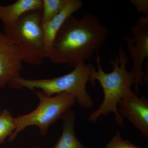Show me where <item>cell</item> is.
Returning <instances> with one entry per match:
<instances>
[{
  "mask_svg": "<svg viewBox=\"0 0 148 148\" xmlns=\"http://www.w3.org/2000/svg\"><path fill=\"white\" fill-rule=\"evenodd\" d=\"M16 127V119L8 110L4 109L0 113V145L4 143Z\"/></svg>",
  "mask_w": 148,
  "mask_h": 148,
  "instance_id": "obj_13",
  "label": "cell"
},
{
  "mask_svg": "<svg viewBox=\"0 0 148 148\" xmlns=\"http://www.w3.org/2000/svg\"><path fill=\"white\" fill-rule=\"evenodd\" d=\"M42 0H18L13 3L2 6L0 19L3 25L12 24L24 14L34 10H42Z\"/></svg>",
  "mask_w": 148,
  "mask_h": 148,
  "instance_id": "obj_10",
  "label": "cell"
},
{
  "mask_svg": "<svg viewBox=\"0 0 148 148\" xmlns=\"http://www.w3.org/2000/svg\"><path fill=\"white\" fill-rule=\"evenodd\" d=\"M36 94L39 100L38 107L30 113L15 118L16 128L9 137L8 141L12 142L20 132L32 125L38 126L40 134L45 136L50 126L61 119L76 103L75 97L67 92L48 96L38 91Z\"/></svg>",
  "mask_w": 148,
  "mask_h": 148,
  "instance_id": "obj_5",
  "label": "cell"
},
{
  "mask_svg": "<svg viewBox=\"0 0 148 148\" xmlns=\"http://www.w3.org/2000/svg\"><path fill=\"white\" fill-rule=\"evenodd\" d=\"M130 36L123 35L132 62L131 71L135 77V92L140 93L144 86L146 74L142 69L148 58V16H141L130 29Z\"/></svg>",
  "mask_w": 148,
  "mask_h": 148,
  "instance_id": "obj_6",
  "label": "cell"
},
{
  "mask_svg": "<svg viewBox=\"0 0 148 148\" xmlns=\"http://www.w3.org/2000/svg\"><path fill=\"white\" fill-rule=\"evenodd\" d=\"M61 119L63 122L61 137L53 148H88L77 138L75 131L76 115L70 110L63 114Z\"/></svg>",
  "mask_w": 148,
  "mask_h": 148,
  "instance_id": "obj_11",
  "label": "cell"
},
{
  "mask_svg": "<svg viewBox=\"0 0 148 148\" xmlns=\"http://www.w3.org/2000/svg\"><path fill=\"white\" fill-rule=\"evenodd\" d=\"M118 109L122 117L127 119L143 138L148 140V99L140 98L133 92L119 101Z\"/></svg>",
  "mask_w": 148,
  "mask_h": 148,
  "instance_id": "obj_8",
  "label": "cell"
},
{
  "mask_svg": "<svg viewBox=\"0 0 148 148\" xmlns=\"http://www.w3.org/2000/svg\"><path fill=\"white\" fill-rule=\"evenodd\" d=\"M98 69L93 66L90 73V83L92 85L97 80L103 88V99L98 108L89 116V121L95 122L102 116H107L114 113L117 123L121 126L124 125V119L120 114L118 103L121 99L133 93L132 86L135 84V77L131 71L127 70L129 58L122 48H119L118 55L111 60L113 69L110 73L103 71L101 58L98 55L95 58Z\"/></svg>",
  "mask_w": 148,
  "mask_h": 148,
  "instance_id": "obj_2",
  "label": "cell"
},
{
  "mask_svg": "<svg viewBox=\"0 0 148 148\" xmlns=\"http://www.w3.org/2000/svg\"><path fill=\"white\" fill-rule=\"evenodd\" d=\"M105 148H141L127 140L121 138L120 132H117L112 140Z\"/></svg>",
  "mask_w": 148,
  "mask_h": 148,
  "instance_id": "obj_14",
  "label": "cell"
},
{
  "mask_svg": "<svg viewBox=\"0 0 148 148\" xmlns=\"http://www.w3.org/2000/svg\"><path fill=\"white\" fill-rule=\"evenodd\" d=\"M92 64L82 62L74 67L71 72L61 76L46 79H29L20 77L13 80L9 84L14 88H28L34 91L40 89L48 96L67 92L75 98L76 102L82 108L91 109L94 102L88 93L86 85L90 82Z\"/></svg>",
  "mask_w": 148,
  "mask_h": 148,
  "instance_id": "obj_3",
  "label": "cell"
},
{
  "mask_svg": "<svg viewBox=\"0 0 148 148\" xmlns=\"http://www.w3.org/2000/svg\"><path fill=\"white\" fill-rule=\"evenodd\" d=\"M109 34L98 16L90 13L81 18L69 16L56 36L48 56L51 63L75 67L90 61L104 44Z\"/></svg>",
  "mask_w": 148,
  "mask_h": 148,
  "instance_id": "obj_1",
  "label": "cell"
},
{
  "mask_svg": "<svg viewBox=\"0 0 148 148\" xmlns=\"http://www.w3.org/2000/svg\"><path fill=\"white\" fill-rule=\"evenodd\" d=\"M68 0H42V25L55 17L64 8Z\"/></svg>",
  "mask_w": 148,
  "mask_h": 148,
  "instance_id": "obj_12",
  "label": "cell"
},
{
  "mask_svg": "<svg viewBox=\"0 0 148 148\" xmlns=\"http://www.w3.org/2000/svg\"><path fill=\"white\" fill-rule=\"evenodd\" d=\"M42 16V10L31 11L12 24L3 25L4 33L17 46L23 61L29 65H41L46 58Z\"/></svg>",
  "mask_w": 148,
  "mask_h": 148,
  "instance_id": "obj_4",
  "label": "cell"
},
{
  "mask_svg": "<svg viewBox=\"0 0 148 148\" xmlns=\"http://www.w3.org/2000/svg\"><path fill=\"white\" fill-rule=\"evenodd\" d=\"M130 3L134 7L138 12L148 16V0H130Z\"/></svg>",
  "mask_w": 148,
  "mask_h": 148,
  "instance_id": "obj_15",
  "label": "cell"
},
{
  "mask_svg": "<svg viewBox=\"0 0 148 148\" xmlns=\"http://www.w3.org/2000/svg\"><path fill=\"white\" fill-rule=\"evenodd\" d=\"M2 5H0V9H1V7Z\"/></svg>",
  "mask_w": 148,
  "mask_h": 148,
  "instance_id": "obj_16",
  "label": "cell"
},
{
  "mask_svg": "<svg viewBox=\"0 0 148 148\" xmlns=\"http://www.w3.org/2000/svg\"><path fill=\"white\" fill-rule=\"evenodd\" d=\"M23 58L16 45L0 31V89L20 77Z\"/></svg>",
  "mask_w": 148,
  "mask_h": 148,
  "instance_id": "obj_7",
  "label": "cell"
},
{
  "mask_svg": "<svg viewBox=\"0 0 148 148\" xmlns=\"http://www.w3.org/2000/svg\"><path fill=\"white\" fill-rule=\"evenodd\" d=\"M83 5L81 0H68L63 10L47 23L42 25L46 58L50 53L56 36L62 25L69 16L82 8Z\"/></svg>",
  "mask_w": 148,
  "mask_h": 148,
  "instance_id": "obj_9",
  "label": "cell"
}]
</instances>
